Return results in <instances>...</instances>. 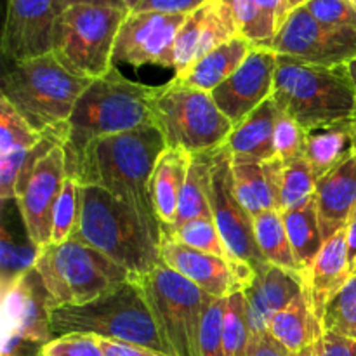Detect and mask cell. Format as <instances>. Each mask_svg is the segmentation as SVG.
I'll return each instance as SVG.
<instances>
[{
	"label": "cell",
	"instance_id": "8fae6325",
	"mask_svg": "<svg viewBox=\"0 0 356 356\" xmlns=\"http://www.w3.org/2000/svg\"><path fill=\"white\" fill-rule=\"evenodd\" d=\"M209 204H211L212 219L229 254L235 259L243 261L254 268L256 273L263 271L268 266V261L264 259L256 242L252 216L243 209L236 197L232 172V153L226 145L211 152Z\"/></svg>",
	"mask_w": 356,
	"mask_h": 356
},
{
	"label": "cell",
	"instance_id": "30bf717a",
	"mask_svg": "<svg viewBox=\"0 0 356 356\" xmlns=\"http://www.w3.org/2000/svg\"><path fill=\"white\" fill-rule=\"evenodd\" d=\"M134 280L145 292L160 336L172 356H200L202 318L212 296L163 263Z\"/></svg>",
	"mask_w": 356,
	"mask_h": 356
},
{
	"label": "cell",
	"instance_id": "484cf974",
	"mask_svg": "<svg viewBox=\"0 0 356 356\" xmlns=\"http://www.w3.org/2000/svg\"><path fill=\"white\" fill-rule=\"evenodd\" d=\"M268 334L289 355H301L323 337L322 320L316 316L302 292L285 309L278 312L268 325Z\"/></svg>",
	"mask_w": 356,
	"mask_h": 356
},
{
	"label": "cell",
	"instance_id": "f6af8a7d",
	"mask_svg": "<svg viewBox=\"0 0 356 356\" xmlns=\"http://www.w3.org/2000/svg\"><path fill=\"white\" fill-rule=\"evenodd\" d=\"M256 3L261 13H263L271 33L277 37L280 28L287 21L289 14L292 13L291 7H289V2L287 0H256Z\"/></svg>",
	"mask_w": 356,
	"mask_h": 356
},
{
	"label": "cell",
	"instance_id": "4316f807",
	"mask_svg": "<svg viewBox=\"0 0 356 356\" xmlns=\"http://www.w3.org/2000/svg\"><path fill=\"white\" fill-rule=\"evenodd\" d=\"M252 47V42L243 37H236L195 61L184 73L174 76L186 86L212 92L240 68Z\"/></svg>",
	"mask_w": 356,
	"mask_h": 356
},
{
	"label": "cell",
	"instance_id": "816d5d0a",
	"mask_svg": "<svg viewBox=\"0 0 356 356\" xmlns=\"http://www.w3.org/2000/svg\"><path fill=\"white\" fill-rule=\"evenodd\" d=\"M287 2H289V7H291V10H294V9H299V7H305L309 0H287Z\"/></svg>",
	"mask_w": 356,
	"mask_h": 356
},
{
	"label": "cell",
	"instance_id": "e575fe53",
	"mask_svg": "<svg viewBox=\"0 0 356 356\" xmlns=\"http://www.w3.org/2000/svg\"><path fill=\"white\" fill-rule=\"evenodd\" d=\"M250 327L247 320V302L243 292L225 299L222 313V348L225 356H245L249 350Z\"/></svg>",
	"mask_w": 356,
	"mask_h": 356
},
{
	"label": "cell",
	"instance_id": "8d00e7d4",
	"mask_svg": "<svg viewBox=\"0 0 356 356\" xmlns=\"http://www.w3.org/2000/svg\"><path fill=\"white\" fill-rule=\"evenodd\" d=\"M325 334L356 339V273L334 296L322 316Z\"/></svg>",
	"mask_w": 356,
	"mask_h": 356
},
{
	"label": "cell",
	"instance_id": "11a10c76",
	"mask_svg": "<svg viewBox=\"0 0 356 356\" xmlns=\"http://www.w3.org/2000/svg\"><path fill=\"white\" fill-rule=\"evenodd\" d=\"M348 2H351V3H353V6L356 7V0H348Z\"/></svg>",
	"mask_w": 356,
	"mask_h": 356
},
{
	"label": "cell",
	"instance_id": "7dc6e473",
	"mask_svg": "<svg viewBox=\"0 0 356 356\" xmlns=\"http://www.w3.org/2000/svg\"><path fill=\"white\" fill-rule=\"evenodd\" d=\"M96 339L104 356H160L153 353V351L146 350V348L136 346V344L131 343H124V341L103 339V337H96Z\"/></svg>",
	"mask_w": 356,
	"mask_h": 356
},
{
	"label": "cell",
	"instance_id": "7bdbcfd3",
	"mask_svg": "<svg viewBox=\"0 0 356 356\" xmlns=\"http://www.w3.org/2000/svg\"><path fill=\"white\" fill-rule=\"evenodd\" d=\"M299 356H356V339L323 334L322 339Z\"/></svg>",
	"mask_w": 356,
	"mask_h": 356
},
{
	"label": "cell",
	"instance_id": "9a60e30c",
	"mask_svg": "<svg viewBox=\"0 0 356 356\" xmlns=\"http://www.w3.org/2000/svg\"><path fill=\"white\" fill-rule=\"evenodd\" d=\"M59 13L56 0H7L2 33L3 58L19 65L51 54Z\"/></svg>",
	"mask_w": 356,
	"mask_h": 356
},
{
	"label": "cell",
	"instance_id": "74e56055",
	"mask_svg": "<svg viewBox=\"0 0 356 356\" xmlns=\"http://www.w3.org/2000/svg\"><path fill=\"white\" fill-rule=\"evenodd\" d=\"M80 184L72 177H66L63 190L52 212L51 243H63L72 238L79 222Z\"/></svg>",
	"mask_w": 356,
	"mask_h": 356
},
{
	"label": "cell",
	"instance_id": "f5cc1de1",
	"mask_svg": "<svg viewBox=\"0 0 356 356\" xmlns=\"http://www.w3.org/2000/svg\"><path fill=\"white\" fill-rule=\"evenodd\" d=\"M351 131H353V149L356 153V110L353 118H351Z\"/></svg>",
	"mask_w": 356,
	"mask_h": 356
},
{
	"label": "cell",
	"instance_id": "e0dca14e",
	"mask_svg": "<svg viewBox=\"0 0 356 356\" xmlns=\"http://www.w3.org/2000/svg\"><path fill=\"white\" fill-rule=\"evenodd\" d=\"M278 54L271 47L254 45L240 68L211 92L219 110L238 125L273 94Z\"/></svg>",
	"mask_w": 356,
	"mask_h": 356
},
{
	"label": "cell",
	"instance_id": "f1b7e54d",
	"mask_svg": "<svg viewBox=\"0 0 356 356\" xmlns=\"http://www.w3.org/2000/svg\"><path fill=\"white\" fill-rule=\"evenodd\" d=\"M282 218H284L292 252H294L296 261H298L299 268L305 275L325 243L315 198L305 207L282 212Z\"/></svg>",
	"mask_w": 356,
	"mask_h": 356
},
{
	"label": "cell",
	"instance_id": "681fc988",
	"mask_svg": "<svg viewBox=\"0 0 356 356\" xmlns=\"http://www.w3.org/2000/svg\"><path fill=\"white\" fill-rule=\"evenodd\" d=\"M346 240H348V252H350L351 266H353V271L356 273V212L346 226Z\"/></svg>",
	"mask_w": 356,
	"mask_h": 356
},
{
	"label": "cell",
	"instance_id": "9f6ffc18",
	"mask_svg": "<svg viewBox=\"0 0 356 356\" xmlns=\"http://www.w3.org/2000/svg\"><path fill=\"white\" fill-rule=\"evenodd\" d=\"M289 356H299V355H289Z\"/></svg>",
	"mask_w": 356,
	"mask_h": 356
},
{
	"label": "cell",
	"instance_id": "d6a6232c",
	"mask_svg": "<svg viewBox=\"0 0 356 356\" xmlns=\"http://www.w3.org/2000/svg\"><path fill=\"white\" fill-rule=\"evenodd\" d=\"M162 236L176 240V242L191 247V249L214 254V256L222 257L229 263L240 261L229 254L228 247L222 242L221 233H219L212 218H197L179 226H165V228H162Z\"/></svg>",
	"mask_w": 356,
	"mask_h": 356
},
{
	"label": "cell",
	"instance_id": "4dcf8cb0",
	"mask_svg": "<svg viewBox=\"0 0 356 356\" xmlns=\"http://www.w3.org/2000/svg\"><path fill=\"white\" fill-rule=\"evenodd\" d=\"M256 242L263 252L268 264L284 268V270L301 273L294 252H292L291 242H289L287 229H285L284 218L280 211H266L252 218Z\"/></svg>",
	"mask_w": 356,
	"mask_h": 356
},
{
	"label": "cell",
	"instance_id": "9c48e42d",
	"mask_svg": "<svg viewBox=\"0 0 356 356\" xmlns=\"http://www.w3.org/2000/svg\"><path fill=\"white\" fill-rule=\"evenodd\" d=\"M127 14L122 7H66L56 21L52 54L76 76L99 79L113 66L115 40Z\"/></svg>",
	"mask_w": 356,
	"mask_h": 356
},
{
	"label": "cell",
	"instance_id": "ffe728a7",
	"mask_svg": "<svg viewBox=\"0 0 356 356\" xmlns=\"http://www.w3.org/2000/svg\"><path fill=\"white\" fill-rule=\"evenodd\" d=\"M305 292V275L268 264L243 291L250 334L268 332L271 318Z\"/></svg>",
	"mask_w": 356,
	"mask_h": 356
},
{
	"label": "cell",
	"instance_id": "ac0fdd59",
	"mask_svg": "<svg viewBox=\"0 0 356 356\" xmlns=\"http://www.w3.org/2000/svg\"><path fill=\"white\" fill-rule=\"evenodd\" d=\"M66 177V153L63 145H59L37 163L28 183L16 197L24 228L38 250L51 243L52 212Z\"/></svg>",
	"mask_w": 356,
	"mask_h": 356
},
{
	"label": "cell",
	"instance_id": "f546056e",
	"mask_svg": "<svg viewBox=\"0 0 356 356\" xmlns=\"http://www.w3.org/2000/svg\"><path fill=\"white\" fill-rule=\"evenodd\" d=\"M209 172H211V152L191 153L188 176L177 204L176 219L170 226H179L197 218H212L211 204H209Z\"/></svg>",
	"mask_w": 356,
	"mask_h": 356
},
{
	"label": "cell",
	"instance_id": "60d3db41",
	"mask_svg": "<svg viewBox=\"0 0 356 356\" xmlns=\"http://www.w3.org/2000/svg\"><path fill=\"white\" fill-rule=\"evenodd\" d=\"M305 7L320 23L356 28V7L348 0H309Z\"/></svg>",
	"mask_w": 356,
	"mask_h": 356
},
{
	"label": "cell",
	"instance_id": "44dd1931",
	"mask_svg": "<svg viewBox=\"0 0 356 356\" xmlns=\"http://www.w3.org/2000/svg\"><path fill=\"white\" fill-rule=\"evenodd\" d=\"M353 275L346 229H343L323 243L316 259L305 273V294L320 320L330 299L350 282Z\"/></svg>",
	"mask_w": 356,
	"mask_h": 356
},
{
	"label": "cell",
	"instance_id": "83f0119b",
	"mask_svg": "<svg viewBox=\"0 0 356 356\" xmlns=\"http://www.w3.org/2000/svg\"><path fill=\"white\" fill-rule=\"evenodd\" d=\"M353 153L351 120L306 131L305 159L315 172L316 179L341 165Z\"/></svg>",
	"mask_w": 356,
	"mask_h": 356
},
{
	"label": "cell",
	"instance_id": "f35d334b",
	"mask_svg": "<svg viewBox=\"0 0 356 356\" xmlns=\"http://www.w3.org/2000/svg\"><path fill=\"white\" fill-rule=\"evenodd\" d=\"M229 6V9L235 14V19L238 23L240 35L252 42L257 47H271L275 40V35L271 33L263 13L257 7L256 0H222Z\"/></svg>",
	"mask_w": 356,
	"mask_h": 356
},
{
	"label": "cell",
	"instance_id": "5b68a950",
	"mask_svg": "<svg viewBox=\"0 0 356 356\" xmlns=\"http://www.w3.org/2000/svg\"><path fill=\"white\" fill-rule=\"evenodd\" d=\"M271 97L305 131L351 120L356 90L344 66H320L278 54Z\"/></svg>",
	"mask_w": 356,
	"mask_h": 356
},
{
	"label": "cell",
	"instance_id": "db71d44e",
	"mask_svg": "<svg viewBox=\"0 0 356 356\" xmlns=\"http://www.w3.org/2000/svg\"><path fill=\"white\" fill-rule=\"evenodd\" d=\"M141 2V0H124V3H125V7H127L129 10H134L136 7H138V3Z\"/></svg>",
	"mask_w": 356,
	"mask_h": 356
},
{
	"label": "cell",
	"instance_id": "d6986e66",
	"mask_svg": "<svg viewBox=\"0 0 356 356\" xmlns=\"http://www.w3.org/2000/svg\"><path fill=\"white\" fill-rule=\"evenodd\" d=\"M236 37H242L238 23L233 10L222 0H211L200 9L186 14L176 37L174 73L181 75L195 61Z\"/></svg>",
	"mask_w": 356,
	"mask_h": 356
},
{
	"label": "cell",
	"instance_id": "5bb4252c",
	"mask_svg": "<svg viewBox=\"0 0 356 356\" xmlns=\"http://www.w3.org/2000/svg\"><path fill=\"white\" fill-rule=\"evenodd\" d=\"M2 341H24L40 348L54 341L51 302L35 268L2 292Z\"/></svg>",
	"mask_w": 356,
	"mask_h": 356
},
{
	"label": "cell",
	"instance_id": "6da1fadb",
	"mask_svg": "<svg viewBox=\"0 0 356 356\" xmlns=\"http://www.w3.org/2000/svg\"><path fill=\"white\" fill-rule=\"evenodd\" d=\"M165 149L162 132L146 124L94 141L79 159L66 162V176L82 186L103 188L132 205L148 228L162 238V226L149 197V181Z\"/></svg>",
	"mask_w": 356,
	"mask_h": 356
},
{
	"label": "cell",
	"instance_id": "ab89813d",
	"mask_svg": "<svg viewBox=\"0 0 356 356\" xmlns=\"http://www.w3.org/2000/svg\"><path fill=\"white\" fill-rule=\"evenodd\" d=\"M306 131L285 111L278 108L275 122V153L284 163L305 156Z\"/></svg>",
	"mask_w": 356,
	"mask_h": 356
},
{
	"label": "cell",
	"instance_id": "7402d4cb",
	"mask_svg": "<svg viewBox=\"0 0 356 356\" xmlns=\"http://www.w3.org/2000/svg\"><path fill=\"white\" fill-rule=\"evenodd\" d=\"M315 204L325 242L346 229L356 212V153L316 181Z\"/></svg>",
	"mask_w": 356,
	"mask_h": 356
},
{
	"label": "cell",
	"instance_id": "c3c4849f",
	"mask_svg": "<svg viewBox=\"0 0 356 356\" xmlns=\"http://www.w3.org/2000/svg\"><path fill=\"white\" fill-rule=\"evenodd\" d=\"M56 2H58L59 10H65L66 7H72V6H80V3H86V6L122 7V9H127L124 0H56Z\"/></svg>",
	"mask_w": 356,
	"mask_h": 356
},
{
	"label": "cell",
	"instance_id": "d4e9b609",
	"mask_svg": "<svg viewBox=\"0 0 356 356\" xmlns=\"http://www.w3.org/2000/svg\"><path fill=\"white\" fill-rule=\"evenodd\" d=\"M190 160L191 153L184 148H167L153 169L149 197L162 228L174 225Z\"/></svg>",
	"mask_w": 356,
	"mask_h": 356
},
{
	"label": "cell",
	"instance_id": "836d02e7",
	"mask_svg": "<svg viewBox=\"0 0 356 356\" xmlns=\"http://www.w3.org/2000/svg\"><path fill=\"white\" fill-rule=\"evenodd\" d=\"M316 176L306 159L292 160L284 163L280 183V198H278V211H296L315 198Z\"/></svg>",
	"mask_w": 356,
	"mask_h": 356
},
{
	"label": "cell",
	"instance_id": "ee69618b",
	"mask_svg": "<svg viewBox=\"0 0 356 356\" xmlns=\"http://www.w3.org/2000/svg\"><path fill=\"white\" fill-rule=\"evenodd\" d=\"M211 0H141L134 10H156L167 14H190Z\"/></svg>",
	"mask_w": 356,
	"mask_h": 356
},
{
	"label": "cell",
	"instance_id": "f907efd6",
	"mask_svg": "<svg viewBox=\"0 0 356 356\" xmlns=\"http://www.w3.org/2000/svg\"><path fill=\"white\" fill-rule=\"evenodd\" d=\"M346 68H348V73H350V76H351V82H353V86H355V90H356V58L353 59V61H350L346 65Z\"/></svg>",
	"mask_w": 356,
	"mask_h": 356
},
{
	"label": "cell",
	"instance_id": "7c38bea8",
	"mask_svg": "<svg viewBox=\"0 0 356 356\" xmlns=\"http://www.w3.org/2000/svg\"><path fill=\"white\" fill-rule=\"evenodd\" d=\"M271 49L309 65L344 66L356 58V28L329 26L299 7L289 14Z\"/></svg>",
	"mask_w": 356,
	"mask_h": 356
},
{
	"label": "cell",
	"instance_id": "ba28073f",
	"mask_svg": "<svg viewBox=\"0 0 356 356\" xmlns=\"http://www.w3.org/2000/svg\"><path fill=\"white\" fill-rule=\"evenodd\" d=\"M152 124L162 132L167 148H184L190 153L219 148L235 127L219 110L211 92L186 86L176 76L156 87Z\"/></svg>",
	"mask_w": 356,
	"mask_h": 356
},
{
	"label": "cell",
	"instance_id": "cb8c5ba5",
	"mask_svg": "<svg viewBox=\"0 0 356 356\" xmlns=\"http://www.w3.org/2000/svg\"><path fill=\"white\" fill-rule=\"evenodd\" d=\"M278 106L273 97L257 106L249 117L235 125L232 134L226 139V148L233 156L247 160H271L275 153V122H277Z\"/></svg>",
	"mask_w": 356,
	"mask_h": 356
},
{
	"label": "cell",
	"instance_id": "3957f363",
	"mask_svg": "<svg viewBox=\"0 0 356 356\" xmlns=\"http://www.w3.org/2000/svg\"><path fill=\"white\" fill-rule=\"evenodd\" d=\"M156 87L125 79L115 65L92 80L76 101L66 124V162L79 159L97 139L122 134L152 124V103Z\"/></svg>",
	"mask_w": 356,
	"mask_h": 356
},
{
	"label": "cell",
	"instance_id": "277c9868",
	"mask_svg": "<svg viewBox=\"0 0 356 356\" xmlns=\"http://www.w3.org/2000/svg\"><path fill=\"white\" fill-rule=\"evenodd\" d=\"M52 336L70 334L124 341L160 356H172L163 343L145 292L134 278L89 302L51 309Z\"/></svg>",
	"mask_w": 356,
	"mask_h": 356
},
{
	"label": "cell",
	"instance_id": "6f0895ef",
	"mask_svg": "<svg viewBox=\"0 0 356 356\" xmlns=\"http://www.w3.org/2000/svg\"><path fill=\"white\" fill-rule=\"evenodd\" d=\"M42 356H45V355H42Z\"/></svg>",
	"mask_w": 356,
	"mask_h": 356
},
{
	"label": "cell",
	"instance_id": "1f68e13d",
	"mask_svg": "<svg viewBox=\"0 0 356 356\" xmlns=\"http://www.w3.org/2000/svg\"><path fill=\"white\" fill-rule=\"evenodd\" d=\"M38 249L30 236H17L2 218L0 228V292L9 289L17 278L35 266Z\"/></svg>",
	"mask_w": 356,
	"mask_h": 356
},
{
	"label": "cell",
	"instance_id": "b9f144b4",
	"mask_svg": "<svg viewBox=\"0 0 356 356\" xmlns=\"http://www.w3.org/2000/svg\"><path fill=\"white\" fill-rule=\"evenodd\" d=\"M45 356H104L97 339L94 336L83 334H70V336L56 337L42 351Z\"/></svg>",
	"mask_w": 356,
	"mask_h": 356
},
{
	"label": "cell",
	"instance_id": "7a4b0ae2",
	"mask_svg": "<svg viewBox=\"0 0 356 356\" xmlns=\"http://www.w3.org/2000/svg\"><path fill=\"white\" fill-rule=\"evenodd\" d=\"M72 238L99 250L132 278L162 264L159 236L132 205L103 188L80 184L79 222Z\"/></svg>",
	"mask_w": 356,
	"mask_h": 356
},
{
	"label": "cell",
	"instance_id": "8992f818",
	"mask_svg": "<svg viewBox=\"0 0 356 356\" xmlns=\"http://www.w3.org/2000/svg\"><path fill=\"white\" fill-rule=\"evenodd\" d=\"M92 80L68 72L54 54L13 65L3 75L2 92L38 132L68 124L76 101Z\"/></svg>",
	"mask_w": 356,
	"mask_h": 356
},
{
	"label": "cell",
	"instance_id": "603a6c76",
	"mask_svg": "<svg viewBox=\"0 0 356 356\" xmlns=\"http://www.w3.org/2000/svg\"><path fill=\"white\" fill-rule=\"evenodd\" d=\"M232 172L236 197L252 218L266 211H278L284 162L278 156L264 162L232 155Z\"/></svg>",
	"mask_w": 356,
	"mask_h": 356
},
{
	"label": "cell",
	"instance_id": "2e32d148",
	"mask_svg": "<svg viewBox=\"0 0 356 356\" xmlns=\"http://www.w3.org/2000/svg\"><path fill=\"white\" fill-rule=\"evenodd\" d=\"M160 257L165 266L218 299L243 292V285L252 277V268L243 261L229 263L222 257L191 249L167 236L160 238Z\"/></svg>",
	"mask_w": 356,
	"mask_h": 356
},
{
	"label": "cell",
	"instance_id": "52a82bcc",
	"mask_svg": "<svg viewBox=\"0 0 356 356\" xmlns=\"http://www.w3.org/2000/svg\"><path fill=\"white\" fill-rule=\"evenodd\" d=\"M33 268L44 282L51 309L89 302L131 278L110 257L73 238L42 247Z\"/></svg>",
	"mask_w": 356,
	"mask_h": 356
},
{
	"label": "cell",
	"instance_id": "4fadbf2b",
	"mask_svg": "<svg viewBox=\"0 0 356 356\" xmlns=\"http://www.w3.org/2000/svg\"><path fill=\"white\" fill-rule=\"evenodd\" d=\"M184 19L186 14L129 10L115 40L113 63L174 70L176 37Z\"/></svg>",
	"mask_w": 356,
	"mask_h": 356
},
{
	"label": "cell",
	"instance_id": "d590c367",
	"mask_svg": "<svg viewBox=\"0 0 356 356\" xmlns=\"http://www.w3.org/2000/svg\"><path fill=\"white\" fill-rule=\"evenodd\" d=\"M44 132L31 127L19 111L0 96V155L14 152H28L42 139Z\"/></svg>",
	"mask_w": 356,
	"mask_h": 356
},
{
	"label": "cell",
	"instance_id": "bcb514c9",
	"mask_svg": "<svg viewBox=\"0 0 356 356\" xmlns=\"http://www.w3.org/2000/svg\"><path fill=\"white\" fill-rule=\"evenodd\" d=\"M245 356H289L287 351L268 332L250 334L249 350Z\"/></svg>",
	"mask_w": 356,
	"mask_h": 356
}]
</instances>
